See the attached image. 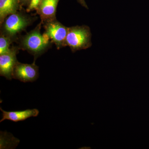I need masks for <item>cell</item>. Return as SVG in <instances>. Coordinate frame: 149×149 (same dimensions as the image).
<instances>
[{
	"label": "cell",
	"instance_id": "1",
	"mask_svg": "<svg viewBox=\"0 0 149 149\" xmlns=\"http://www.w3.org/2000/svg\"><path fill=\"white\" fill-rule=\"evenodd\" d=\"M42 22H40L35 29L26 35L19 37L17 41L20 49L27 51L34 56V61L37 58L45 53L51 47L52 42L46 33H41Z\"/></svg>",
	"mask_w": 149,
	"mask_h": 149
},
{
	"label": "cell",
	"instance_id": "2",
	"mask_svg": "<svg viewBox=\"0 0 149 149\" xmlns=\"http://www.w3.org/2000/svg\"><path fill=\"white\" fill-rule=\"evenodd\" d=\"M26 12L23 8L7 17L1 24V34L10 37L14 42H17L19 35L26 31L37 19V17L29 15Z\"/></svg>",
	"mask_w": 149,
	"mask_h": 149
},
{
	"label": "cell",
	"instance_id": "3",
	"mask_svg": "<svg viewBox=\"0 0 149 149\" xmlns=\"http://www.w3.org/2000/svg\"><path fill=\"white\" fill-rule=\"evenodd\" d=\"M90 27L87 25L68 27L66 39V46L69 47L73 53L86 49L92 45Z\"/></svg>",
	"mask_w": 149,
	"mask_h": 149
},
{
	"label": "cell",
	"instance_id": "4",
	"mask_svg": "<svg viewBox=\"0 0 149 149\" xmlns=\"http://www.w3.org/2000/svg\"><path fill=\"white\" fill-rule=\"evenodd\" d=\"M46 33L58 49L66 47V39L68 27H66L56 19L43 23Z\"/></svg>",
	"mask_w": 149,
	"mask_h": 149
},
{
	"label": "cell",
	"instance_id": "5",
	"mask_svg": "<svg viewBox=\"0 0 149 149\" xmlns=\"http://www.w3.org/2000/svg\"><path fill=\"white\" fill-rule=\"evenodd\" d=\"M20 49L18 46H13L9 50L0 55V74L7 79L11 80L13 78L14 68L17 63V55Z\"/></svg>",
	"mask_w": 149,
	"mask_h": 149
},
{
	"label": "cell",
	"instance_id": "6",
	"mask_svg": "<svg viewBox=\"0 0 149 149\" xmlns=\"http://www.w3.org/2000/svg\"><path fill=\"white\" fill-rule=\"evenodd\" d=\"M39 67L34 61L32 64L22 63L17 62L13 73V78L24 82H32L39 77Z\"/></svg>",
	"mask_w": 149,
	"mask_h": 149
},
{
	"label": "cell",
	"instance_id": "7",
	"mask_svg": "<svg viewBox=\"0 0 149 149\" xmlns=\"http://www.w3.org/2000/svg\"><path fill=\"white\" fill-rule=\"evenodd\" d=\"M60 0H42L36 12L40 15L42 24L56 19V9Z\"/></svg>",
	"mask_w": 149,
	"mask_h": 149
},
{
	"label": "cell",
	"instance_id": "8",
	"mask_svg": "<svg viewBox=\"0 0 149 149\" xmlns=\"http://www.w3.org/2000/svg\"><path fill=\"white\" fill-rule=\"evenodd\" d=\"M2 112V118L0 120L1 122L5 120H11L13 122L23 121L31 117H36L39 113L38 109H29L19 111H7L0 108Z\"/></svg>",
	"mask_w": 149,
	"mask_h": 149
},
{
	"label": "cell",
	"instance_id": "9",
	"mask_svg": "<svg viewBox=\"0 0 149 149\" xmlns=\"http://www.w3.org/2000/svg\"><path fill=\"white\" fill-rule=\"evenodd\" d=\"M22 8L19 0H0V24L7 17Z\"/></svg>",
	"mask_w": 149,
	"mask_h": 149
},
{
	"label": "cell",
	"instance_id": "10",
	"mask_svg": "<svg viewBox=\"0 0 149 149\" xmlns=\"http://www.w3.org/2000/svg\"><path fill=\"white\" fill-rule=\"evenodd\" d=\"M10 37L1 34L0 36V55L7 52L10 49V45L13 42Z\"/></svg>",
	"mask_w": 149,
	"mask_h": 149
},
{
	"label": "cell",
	"instance_id": "11",
	"mask_svg": "<svg viewBox=\"0 0 149 149\" xmlns=\"http://www.w3.org/2000/svg\"><path fill=\"white\" fill-rule=\"evenodd\" d=\"M42 1V0H31L29 5L26 10L27 13H29L34 10H37Z\"/></svg>",
	"mask_w": 149,
	"mask_h": 149
},
{
	"label": "cell",
	"instance_id": "12",
	"mask_svg": "<svg viewBox=\"0 0 149 149\" xmlns=\"http://www.w3.org/2000/svg\"><path fill=\"white\" fill-rule=\"evenodd\" d=\"M19 1L22 7L26 6L27 7L30 3L31 0H19Z\"/></svg>",
	"mask_w": 149,
	"mask_h": 149
},
{
	"label": "cell",
	"instance_id": "13",
	"mask_svg": "<svg viewBox=\"0 0 149 149\" xmlns=\"http://www.w3.org/2000/svg\"><path fill=\"white\" fill-rule=\"evenodd\" d=\"M77 2L80 3L82 6L88 9V7L85 2V0H77Z\"/></svg>",
	"mask_w": 149,
	"mask_h": 149
}]
</instances>
